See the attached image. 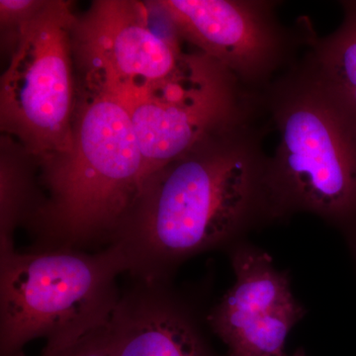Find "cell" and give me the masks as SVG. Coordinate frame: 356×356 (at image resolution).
<instances>
[{"label":"cell","instance_id":"cell-1","mask_svg":"<svg viewBox=\"0 0 356 356\" xmlns=\"http://www.w3.org/2000/svg\"><path fill=\"white\" fill-rule=\"evenodd\" d=\"M259 107L149 177L115 242L132 268L161 270L268 221Z\"/></svg>","mask_w":356,"mask_h":356},{"label":"cell","instance_id":"cell-2","mask_svg":"<svg viewBox=\"0 0 356 356\" xmlns=\"http://www.w3.org/2000/svg\"><path fill=\"white\" fill-rule=\"evenodd\" d=\"M261 102L278 137L264 178L269 220L317 215L356 259V103L306 51Z\"/></svg>","mask_w":356,"mask_h":356},{"label":"cell","instance_id":"cell-3","mask_svg":"<svg viewBox=\"0 0 356 356\" xmlns=\"http://www.w3.org/2000/svg\"><path fill=\"white\" fill-rule=\"evenodd\" d=\"M70 151L38 161L47 195L31 222L44 248H74L116 238L144 185V159L126 110L84 86Z\"/></svg>","mask_w":356,"mask_h":356},{"label":"cell","instance_id":"cell-4","mask_svg":"<svg viewBox=\"0 0 356 356\" xmlns=\"http://www.w3.org/2000/svg\"><path fill=\"white\" fill-rule=\"evenodd\" d=\"M0 348L13 356L37 337L57 348L105 327L116 310V278L132 269L120 243L86 254L74 248L14 250L1 238Z\"/></svg>","mask_w":356,"mask_h":356},{"label":"cell","instance_id":"cell-5","mask_svg":"<svg viewBox=\"0 0 356 356\" xmlns=\"http://www.w3.org/2000/svg\"><path fill=\"white\" fill-rule=\"evenodd\" d=\"M72 4L47 0L19 33L0 81V127L36 163L70 151L77 97Z\"/></svg>","mask_w":356,"mask_h":356},{"label":"cell","instance_id":"cell-6","mask_svg":"<svg viewBox=\"0 0 356 356\" xmlns=\"http://www.w3.org/2000/svg\"><path fill=\"white\" fill-rule=\"evenodd\" d=\"M107 95L132 122L144 159V184L259 104L231 72L197 51L187 53L179 69L158 83Z\"/></svg>","mask_w":356,"mask_h":356},{"label":"cell","instance_id":"cell-7","mask_svg":"<svg viewBox=\"0 0 356 356\" xmlns=\"http://www.w3.org/2000/svg\"><path fill=\"white\" fill-rule=\"evenodd\" d=\"M178 37L216 60L250 95H259L298 58L313 29L282 24L280 2L268 0H159L153 2Z\"/></svg>","mask_w":356,"mask_h":356},{"label":"cell","instance_id":"cell-8","mask_svg":"<svg viewBox=\"0 0 356 356\" xmlns=\"http://www.w3.org/2000/svg\"><path fill=\"white\" fill-rule=\"evenodd\" d=\"M180 40L175 30H154L143 2L96 0L74 21V64L88 88L106 93L140 88L179 69L187 55Z\"/></svg>","mask_w":356,"mask_h":356},{"label":"cell","instance_id":"cell-9","mask_svg":"<svg viewBox=\"0 0 356 356\" xmlns=\"http://www.w3.org/2000/svg\"><path fill=\"white\" fill-rule=\"evenodd\" d=\"M236 281L211 314L229 356H281L288 334L305 315L289 276L266 252L238 245L231 255Z\"/></svg>","mask_w":356,"mask_h":356},{"label":"cell","instance_id":"cell-10","mask_svg":"<svg viewBox=\"0 0 356 356\" xmlns=\"http://www.w3.org/2000/svg\"><path fill=\"white\" fill-rule=\"evenodd\" d=\"M106 332L113 356H207L191 321L163 301L119 302Z\"/></svg>","mask_w":356,"mask_h":356},{"label":"cell","instance_id":"cell-11","mask_svg":"<svg viewBox=\"0 0 356 356\" xmlns=\"http://www.w3.org/2000/svg\"><path fill=\"white\" fill-rule=\"evenodd\" d=\"M343 19L331 34L311 33L306 51L332 81L356 103V0L339 1Z\"/></svg>","mask_w":356,"mask_h":356},{"label":"cell","instance_id":"cell-12","mask_svg":"<svg viewBox=\"0 0 356 356\" xmlns=\"http://www.w3.org/2000/svg\"><path fill=\"white\" fill-rule=\"evenodd\" d=\"M47 0H0L2 46L13 51L23 26L43 8Z\"/></svg>","mask_w":356,"mask_h":356},{"label":"cell","instance_id":"cell-13","mask_svg":"<svg viewBox=\"0 0 356 356\" xmlns=\"http://www.w3.org/2000/svg\"><path fill=\"white\" fill-rule=\"evenodd\" d=\"M106 325L57 348H44L41 356H113L110 350ZM13 356L25 355L21 351Z\"/></svg>","mask_w":356,"mask_h":356},{"label":"cell","instance_id":"cell-14","mask_svg":"<svg viewBox=\"0 0 356 356\" xmlns=\"http://www.w3.org/2000/svg\"><path fill=\"white\" fill-rule=\"evenodd\" d=\"M281 356H288V355H285V353H283V355H281ZM292 356H305V355H302V353H297L296 355H292Z\"/></svg>","mask_w":356,"mask_h":356}]
</instances>
